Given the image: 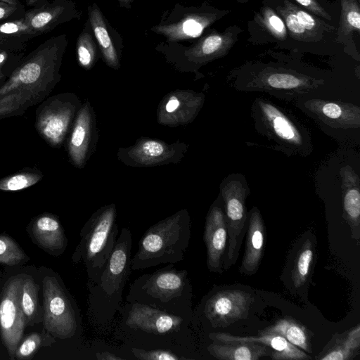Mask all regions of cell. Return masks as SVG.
Here are the masks:
<instances>
[{"label": "cell", "instance_id": "obj_1", "mask_svg": "<svg viewBox=\"0 0 360 360\" xmlns=\"http://www.w3.org/2000/svg\"><path fill=\"white\" fill-rule=\"evenodd\" d=\"M65 39L53 37L27 56L0 86V120L21 116L51 93L60 79Z\"/></svg>", "mask_w": 360, "mask_h": 360}, {"label": "cell", "instance_id": "obj_2", "mask_svg": "<svg viewBox=\"0 0 360 360\" xmlns=\"http://www.w3.org/2000/svg\"><path fill=\"white\" fill-rule=\"evenodd\" d=\"M131 248V232L122 228L98 281L87 283L88 315L94 323L110 322L122 307L123 290L132 271Z\"/></svg>", "mask_w": 360, "mask_h": 360}, {"label": "cell", "instance_id": "obj_3", "mask_svg": "<svg viewBox=\"0 0 360 360\" xmlns=\"http://www.w3.org/2000/svg\"><path fill=\"white\" fill-rule=\"evenodd\" d=\"M192 286L188 271L172 264L136 278L126 302H138L191 321Z\"/></svg>", "mask_w": 360, "mask_h": 360}, {"label": "cell", "instance_id": "obj_4", "mask_svg": "<svg viewBox=\"0 0 360 360\" xmlns=\"http://www.w3.org/2000/svg\"><path fill=\"white\" fill-rule=\"evenodd\" d=\"M190 238V216L186 210H181L146 230L131 258V270L182 261Z\"/></svg>", "mask_w": 360, "mask_h": 360}, {"label": "cell", "instance_id": "obj_5", "mask_svg": "<svg viewBox=\"0 0 360 360\" xmlns=\"http://www.w3.org/2000/svg\"><path fill=\"white\" fill-rule=\"evenodd\" d=\"M251 115L257 132L275 150L288 156L307 157L312 153L310 131L288 109L259 96L252 103Z\"/></svg>", "mask_w": 360, "mask_h": 360}, {"label": "cell", "instance_id": "obj_6", "mask_svg": "<svg viewBox=\"0 0 360 360\" xmlns=\"http://www.w3.org/2000/svg\"><path fill=\"white\" fill-rule=\"evenodd\" d=\"M116 207L114 204L95 212L80 231V240L72 256L75 263L82 262L88 283L98 281L117 238Z\"/></svg>", "mask_w": 360, "mask_h": 360}, {"label": "cell", "instance_id": "obj_7", "mask_svg": "<svg viewBox=\"0 0 360 360\" xmlns=\"http://www.w3.org/2000/svg\"><path fill=\"white\" fill-rule=\"evenodd\" d=\"M234 87L241 91H259L283 100H296L304 96L318 95L326 80L294 70L265 67L236 74Z\"/></svg>", "mask_w": 360, "mask_h": 360}, {"label": "cell", "instance_id": "obj_8", "mask_svg": "<svg viewBox=\"0 0 360 360\" xmlns=\"http://www.w3.org/2000/svg\"><path fill=\"white\" fill-rule=\"evenodd\" d=\"M295 105L333 139L346 144H359V105L316 95L299 98Z\"/></svg>", "mask_w": 360, "mask_h": 360}, {"label": "cell", "instance_id": "obj_9", "mask_svg": "<svg viewBox=\"0 0 360 360\" xmlns=\"http://www.w3.org/2000/svg\"><path fill=\"white\" fill-rule=\"evenodd\" d=\"M250 188L245 176L240 173L229 174L220 185V196L223 202L228 233L227 250L223 270H228L236 262L242 240L248 226L245 202Z\"/></svg>", "mask_w": 360, "mask_h": 360}, {"label": "cell", "instance_id": "obj_10", "mask_svg": "<svg viewBox=\"0 0 360 360\" xmlns=\"http://www.w3.org/2000/svg\"><path fill=\"white\" fill-rule=\"evenodd\" d=\"M42 294L44 330L55 338H72L79 320L76 305L65 288L56 276H46L42 281Z\"/></svg>", "mask_w": 360, "mask_h": 360}, {"label": "cell", "instance_id": "obj_11", "mask_svg": "<svg viewBox=\"0 0 360 360\" xmlns=\"http://www.w3.org/2000/svg\"><path fill=\"white\" fill-rule=\"evenodd\" d=\"M119 312L127 330L176 340L186 333L189 320L138 302H126Z\"/></svg>", "mask_w": 360, "mask_h": 360}, {"label": "cell", "instance_id": "obj_12", "mask_svg": "<svg viewBox=\"0 0 360 360\" xmlns=\"http://www.w3.org/2000/svg\"><path fill=\"white\" fill-rule=\"evenodd\" d=\"M77 98L69 93L46 98L35 111L34 128L49 146L60 147L68 133L77 110Z\"/></svg>", "mask_w": 360, "mask_h": 360}, {"label": "cell", "instance_id": "obj_13", "mask_svg": "<svg viewBox=\"0 0 360 360\" xmlns=\"http://www.w3.org/2000/svg\"><path fill=\"white\" fill-rule=\"evenodd\" d=\"M24 276L11 278L4 287L0 297V334L11 359L22 339L25 327L20 307V292Z\"/></svg>", "mask_w": 360, "mask_h": 360}, {"label": "cell", "instance_id": "obj_14", "mask_svg": "<svg viewBox=\"0 0 360 360\" xmlns=\"http://www.w3.org/2000/svg\"><path fill=\"white\" fill-rule=\"evenodd\" d=\"M252 295L244 290H224L211 295L205 301L202 314L214 328H224L248 318Z\"/></svg>", "mask_w": 360, "mask_h": 360}, {"label": "cell", "instance_id": "obj_15", "mask_svg": "<svg viewBox=\"0 0 360 360\" xmlns=\"http://www.w3.org/2000/svg\"><path fill=\"white\" fill-rule=\"evenodd\" d=\"M228 238L223 202L220 195L207 213L203 233L210 271L221 273Z\"/></svg>", "mask_w": 360, "mask_h": 360}, {"label": "cell", "instance_id": "obj_16", "mask_svg": "<svg viewBox=\"0 0 360 360\" xmlns=\"http://www.w3.org/2000/svg\"><path fill=\"white\" fill-rule=\"evenodd\" d=\"M244 256L239 268L245 275L255 274L259 266L264 251L265 227L260 211L252 207L248 214V226Z\"/></svg>", "mask_w": 360, "mask_h": 360}, {"label": "cell", "instance_id": "obj_17", "mask_svg": "<svg viewBox=\"0 0 360 360\" xmlns=\"http://www.w3.org/2000/svg\"><path fill=\"white\" fill-rule=\"evenodd\" d=\"M259 336H235L226 333H211L209 338L213 342H254L269 346L272 349L271 357L276 360H306L311 356L285 338L278 334L259 333Z\"/></svg>", "mask_w": 360, "mask_h": 360}, {"label": "cell", "instance_id": "obj_18", "mask_svg": "<svg viewBox=\"0 0 360 360\" xmlns=\"http://www.w3.org/2000/svg\"><path fill=\"white\" fill-rule=\"evenodd\" d=\"M30 230L33 241L50 254L58 256L65 250L68 240L55 215L43 213L37 217L31 222Z\"/></svg>", "mask_w": 360, "mask_h": 360}, {"label": "cell", "instance_id": "obj_19", "mask_svg": "<svg viewBox=\"0 0 360 360\" xmlns=\"http://www.w3.org/2000/svg\"><path fill=\"white\" fill-rule=\"evenodd\" d=\"M241 30L230 27L222 33L213 32L200 40L188 50L189 58L200 63H205L227 54L237 41Z\"/></svg>", "mask_w": 360, "mask_h": 360}, {"label": "cell", "instance_id": "obj_20", "mask_svg": "<svg viewBox=\"0 0 360 360\" xmlns=\"http://www.w3.org/2000/svg\"><path fill=\"white\" fill-rule=\"evenodd\" d=\"M228 13L229 10L194 13L188 14L176 23L161 26L158 30L170 40L195 38L199 37L206 27Z\"/></svg>", "mask_w": 360, "mask_h": 360}, {"label": "cell", "instance_id": "obj_21", "mask_svg": "<svg viewBox=\"0 0 360 360\" xmlns=\"http://www.w3.org/2000/svg\"><path fill=\"white\" fill-rule=\"evenodd\" d=\"M69 6L63 0L47 2L25 11V19L39 35L46 34L68 19Z\"/></svg>", "mask_w": 360, "mask_h": 360}, {"label": "cell", "instance_id": "obj_22", "mask_svg": "<svg viewBox=\"0 0 360 360\" xmlns=\"http://www.w3.org/2000/svg\"><path fill=\"white\" fill-rule=\"evenodd\" d=\"M207 349L219 360H258L272 353L269 346L254 342H213Z\"/></svg>", "mask_w": 360, "mask_h": 360}, {"label": "cell", "instance_id": "obj_23", "mask_svg": "<svg viewBox=\"0 0 360 360\" xmlns=\"http://www.w3.org/2000/svg\"><path fill=\"white\" fill-rule=\"evenodd\" d=\"M90 140V112L87 105L82 108L75 120L68 145L72 164L82 167L86 157Z\"/></svg>", "mask_w": 360, "mask_h": 360}, {"label": "cell", "instance_id": "obj_24", "mask_svg": "<svg viewBox=\"0 0 360 360\" xmlns=\"http://www.w3.org/2000/svg\"><path fill=\"white\" fill-rule=\"evenodd\" d=\"M37 36L24 17L0 23V46L25 47L28 41Z\"/></svg>", "mask_w": 360, "mask_h": 360}, {"label": "cell", "instance_id": "obj_25", "mask_svg": "<svg viewBox=\"0 0 360 360\" xmlns=\"http://www.w3.org/2000/svg\"><path fill=\"white\" fill-rule=\"evenodd\" d=\"M39 285L30 276H25L20 292V307L25 324L33 326L43 320L42 307L39 303Z\"/></svg>", "mask_w": 360, "mask_h": 360}, {"label": "cell", "instance_id": "obj_26", "mask_svg": "<svg viewBox=\"0 0 360 360\" xmlns=\"http://www.w3.org/2000/svg\"><path fill=\"white\" fill-rule=\"evenodd\" d=\"M260 333L278 334L289 342L307 352H311L310 341L306 328L296 321L285 318L278 320Z\"/></svg>", "mask_w": 360, "mask_h": 360}, {"label": "cell", "instance_id": "obj_27", "mask_svg": "<svg viewBox=\"0 0 360 360\" xmlns=\"http://www.w3.org/2000/svg\"><path fill=\"white\" fill-rule=\"evenodd\" d=\"M89 21L107 64L114 68L119 65L117 54L109 36L105 21L100 10L94 6L89 11Z\"/></svg>", "mask_w": 360, "mask_h": 360}, {"label": "cell", "instance_id": "obj_28", "mask_svg": "<svg viewBox=\"0 0 360 360\" xmlns=\"http://www.w3.org/2000/svg\"><path fill=\"white\" fill-rule=\"evenodd\" d=\"M341 13L337 40L343 43L360 31V8L356 0H340Z\"/></svg>", "mask_w": 360, "mask_h": 360}, {"label": "cell", "instance_id": "obj_29", "mask_svg": "<svg viewBox=\"0 0 360 360\" xmlns=\"http://www.w3.org/2000/svg\"><path fill=\"white\" fill-rule=\"evenodd\" d=\"M44 177L37 167H25L0 179V191H16L35 185Z\"/></svg>", "mask_w": 360, "mask_h": 360}, {"label": "cell", "instance_id": "obj_30", "mask_svg": "<svg viewBox=\"0 0 360 360\" xmlns=\"http://www.w3.org/2000/svg\"><path fill=\"white\" fill-rule=\"evenodd\" d=\"M55 341V338L46 331L32 333L22 339L16 349L15 359H30L41 347L51 345Z\"/></svg>", "mask_w": 360, "mask_h": 360}, {"label": "cell", "instance_id": "obj_31", "mask_svg": "<svg viewBox=\"0 0 360 360\" xmlns=\"http://www.w3.org/2000/svg\"><path fill=\"white\" fill-rule=\"evenodd\" d=\"M285 1L296 15L301 26L315 36L318 40L321 39L324 32H330L334 30L333 26L326 24L324 21L314 17L311 13L304 11L291 1L288 0H285Z\"/></svg>", "mask_w": 360, "mask_h": 360}, {"label": "cell", "instance_id": "obj_32", "mask_svg": "<svg viewBox=\"0 0 360 360\" xmlns=\"http://www.w3.org/2000/svg\"><path fill=\"white\" fill-rule=\"evenodd\" d=\"M314 256L313 246L307 240L298 252L292 271V281L295 287H300L306 281Z\"/></svg>", "mask_w": 360, "mask_h": 360}, {"label": "cell", "instance_id": "obj_33", "mask_svg": "<svg viewBox=\"0 0 360 360\" xmlns=\"http://www.w3.org/2000/svg\"><path fill=\"white\" fill-rule=\"evenodd\" d=\"M276 10L279 15L281 16L291 37L303 41H315L318 40L315 36L301 26L296 15L285 1L283 5L277 7Z\"/></svg>", "mask_w": 360, "mask_h": 360}, {"label": "cell", "instance_id": "obj_34", "mask_svg": "<svg viewBox=\"0 0 360 360\" xmlns=\"http://www.w3.org/2000/svg\"><path fill=\"white\" fill-rule=\"evenodd\" d=\"M27 259L25 252L12 238L0 234V264L14 266Z\"/></svg>", "mask_w": 360, "mask_h": 360}, {"label": "cell", "instance_id": "obj_35", "mask_svg": "<svg viewBox=\"0 0 360 360\" xmlns=\"http://www.w3.org/2000/svg\"><path fill=\"white\" fill-rule=\"evenodd\" d=\"M259 23L274 38L284 40L288 36L286 26L280 17L272 8L264 7L258 16Z\"/></svg>", "mask_w": 360, "mask_h": 360}, {"label": "cell", "instance_id": "obj_36", "mask_svg": "<svg viewBox=\"0 0 360 360\" xmlns=\"http://www.w3.org/2000/svg\"><path fill=\"white\" fill-rule=\"evenodd\" d=\"M169 149L166 145L160 142L148 140L134 148L133 153L135 157L138 158V160L146 162L164 159Z\"/></svg>", "mask_w": 360, "mask_h": 360}, {"label": "cell", "instance_id": "obj_37", "mask_svg": "<svg viewBox=\"0 0 360 360\" xmlns=\"http://www.w3.org/2000/svg\"><path fill=\"white\" fill-rule=\"evenodd\" d=\"M77 52L78 60L82 66L89 68L95 58V44L89 33L82 34L77 41Z\"/></svg>", "mask_w": 360, "mask_h": 360}, {"label": "cell", "instance_id": "obj_38", "mask_svg": "<svg viewBox=\"0 0 360 360\" xmlns=\"http://www.w3.org/2000/svg\"><path fill=\"white\" fill-rule=\"evenodd\" d=\"M133 355L140 360H186L188 358L180 356L168 349H144L131 348Z\"/></svg>", "mask_w": 360, "mask_h": 360}, {"label": "cell", "instance_id": "obj_39", "mask_svg": "<svg viewBox=\"0 0 360 360\" xmlns=\"http://www.w3.org/2000/svg\"><path fill=\"white\" fill-rule=\"evenodd\" d=\"M25 11L22 5H11L0 1V23L18 19L25 16Z\"/></svg>", "mask_w": 360, "mask_h": 360}, {"label": "cell", "instance_id": "obj_40", "mask_svg": "<svg viewBox=\"0 0 360 360\" xmlns=\"http://www.w3.org/2000/svg\"><path fill=\"white\" fill-rule=\"evenodd\" d=\"M353 352L342 342L338 344L329 352L321 357V360H347L353 355Z\"/></svg>", "mask_w": 360, "mask_h": 360}, {"label": "cell", "instance_id": "obj_41", "mask_svg": "<svg viewBox=\"0 0 360 360\" xmlns=\"http://www.w3.org/2000/svg\"><path fill=\"white\" fill-rule=\"evenodd\" d=\"M300 5L304 7L313 15L318 16V18H323L328 20H331L332 18L328 12L321 6L316 0H295Z\"/></svg>", "mask_w": 360, "mask_h": 360}, {"label": "cell", "instance_id": "obj_42", "mask_svg": "<svg viewBox=\"0 0 360 360\" xmlns=\"http://www.w3.org/2000/svg\"><path fill=\"white\" fill-rule=\"evenodd\" d=\"M341 342L352 351L357 349L360 345V326L358 324L352 329Z\"/></svg>", "mask_w": 360, "mask_h": 360}, {"label": "cell", "instance_id": "obj_43", "mask_svg": "<svg viewBox=\"0 0 360 360\" xmlns=\"http://www.w3.org/2000/svg\"><path fill=\"white\" fill-rule=\"evenodd\" d=\"M96 359L98 360H124V359L118 356L108 352H101L96 353Z\"/></svg>", "mask_w": 360, "mask_h": 360}, {"label": "cell", "instance_id": "obj_44", "mask_svg": "<svg viewBox=\"0 0 360 360\" xmlns=\"http://www.w3.org/2000/svg\"><path fill=\"white\" fill-rule=\"evenodd\" d=\"M179 105L180 102L176 98H172L166 103L165 110L169 113L174 112L179 107Z\"/></svg>", "mask_w": 360, "mask_h": 360}, {"label": "cell", "instance_id": "obj_45", "mask_svg": "<svg viewBox=\"0 0 360 360\" xmlns=\"http://www.w3.org/2000/svg\"><path fill=\"white\" fill-rule=\"evenodd\" d=\"M26 3L30 6L37 7L41 6L46 3V0H26Z\"/></svg>", "mask_w": 360, "mask_h": 360}, {"label": "cell", "instance_id": "obj_46", "mask_svg": "<svg viewBox=\"0 0 360 360\" xmlns=\"http://www.w3.org/2000/svg\"><path fill=\"white\" fill-rule=\"evenodd\" d=\"M1 2H4L11 5H20L18 0H0Z\"/></svg>", "mask_w": 360, "mask_h": 360}, {"label": "cell", "instance_id": "obj_47", "mask_svg": "<svg viewBox=\"0 0 360 360\" xmlns=\"http://www.w3.org/2000/svg\"><path fill=\"white\" fill-rule=\"evenodd\" d=\"M120 1V4H124V5H128L131 1V0H119Z\"/></svg>", "mask_w": 360, "mask_h": 360}, {"label": "cell", "instance_id": "obj_48", "mask_svg": "<svg viewBox=\"0 0 360 360\" xmlns=\"http://www.w3.org/2000/svg\"><path fill=\"white\" fill-rule=\"evenodd\" d=\"M6 47H9V46H0V51L4 49V48Z\"/></svg>", "mask_w": 360, "mask_h": 360}, {"label": "cell", "instance_id": "obj_49", "mask_svg": "<svg viewBox=\"0 0 360 360\" xmlns=\"http://www.w3.org/2000/svg\"><path fill=\"white\" fill-rule=\"evenodd\" d=\"M5 81H0V86L4 83Z\"/></svg>", "mask_w": 360, "mask_h": 360}, {"label": "cell", "instance_id": "obj_50", "mask_svg": "<svg viewBox=\"0 0 360 360\" xmlns=\"http://www.w3.org/2000/svg\"><path fill=\"white\" fill-rule=\"evenodd\" d=\"M360 0H358V1H359Z\"/></svg>", "mask_w": 360, "mask_h": 360}, {"label": "cell", "instance_id": "obj_51", "mask_svg": "<svg viewBox=\"0 0 360 360\" xmlns=\"http://www.w3.org/2000/svg\"><path fill=\"white\" fill-rule=\"evenodd\" d=\"M247 1V0H246Z\"/></svg>", "mask_w": 360, "mask_h": 360}]
</instances>
